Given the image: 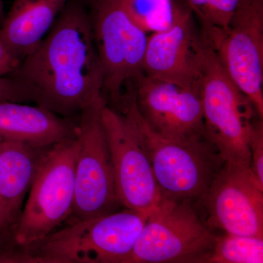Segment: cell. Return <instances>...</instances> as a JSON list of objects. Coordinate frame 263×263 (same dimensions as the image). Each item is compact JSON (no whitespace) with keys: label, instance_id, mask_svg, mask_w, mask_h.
I'll use <instances>...</instances> for the list:
<instances>
[{"label":"cell","instance_id":"obj_7","mask_svg":"<svg viewBox=\"0 0 263 263\" xmlns=\"http://www.w3.org/2000/svg\"><path fill=\"white\" fill-rule=\"evenodd\" d=\"M216 237L194 204L162 199L142 230L129 263H205Z\"/></svg>","mask_w":263,"mask_h":263},{"label":"cell","instance_id":"obj_17","mask_svg":"<svg viewBox=\"0 0 263 263\" xmlns=\"http://www.w3.org/2000/svg\"><path fill=\"white\" fill-rule=\"evenodd\" d=\"M263 238L228 234L216 237L205 263H262Z\"/></svg>","mask_w":263,"mask_h":263},{"label":"cell","instance_id":"obj_18","mask_svg":"<svg viewBox=\"0 0 263 263\" xmlns=\"http://www.w3.org/2000/svg\"><path fill=\"white\" fill-rule=\"evenodd\" d=\"M182 0H124L135 23L147 34L162 32L174 23Z\"/></svg>","mask_w":263,"mask_h":263},{"label":"cell","instance_id":"obj_1","mask_svg":"<svg viewBox=\"0 0 263 263\" xmlns=\"http://www.w3.org/2000/svg\"><path fill=\"white\" fill-rule=\"evenodd\" d=\"M10 76L31 88L37 105L65 119L105 100L87 12L79 5L63 9L47 36Z\"/></svg>","mask_w":263,"mask_h":263},{"label":"cell","instance_id":"obj_20","mask_svg":"<svg viewBox=\"0 0 263 263\" xmlns=\"http://www.w3.org/2000/svg\"><path fill=\"white\" fill-rule=\"evenodd\" d=\"M249 145L251 171L259 186L263 187V118L258 117L254 121Z\"/></svg>","mask_w":263,"mask_h":263},{"label":"cell","instance_id":"obj_3","mask_svg":"<svg viewBox=\"0 0 263 263\" xmlns=\"http://www.w3.org/2000/svg\"><path fill=\"white\" fill-rule=\"evenodd\" d=\"M124 98L119 111L136 124L162 199L195 205L226 162L220 154L206 136L176 139L152 129L137 108L133 86Z\"/></svg>","mask_w":263,"mask_h":263},{"label":"cell","instance_id":"obj_24","mask_svg":"<svg viewBox=\"0 0 263 263\" xmlns=\"http://www.w3.org/2000/svg\"><path fill=\"white\" fill-rule=\"evenodd\" d=\"M4 14H3V0H0V26L4 20Z\"/></svg>","mask_w":263,"mask_h":263},{"label":"cell","instance_id":"obj_8","mask_svg":"<svg viewBox=\"0 0 263 263\" xmlns=\"http://www.w3.org/2000/svg\"><path fill=\"white\" fill-rule=\"evenodd\" d=\"M105 99L76 117L74 131L79 151L75 171V197L69 221L99 217L122 206L116 192L113 164L102 122Z\"/></svg>","mask_w":263,"mask_h":263},{"label":"cell","instance_id":"obj_2","mask_svg":"<svg viewBox=\"0 0 263 263\" xmlns=\"http://www.w3.org/2000/svg\"><path fill=\"white\" fill-rule=\"evenodd\" d=\"M152 212L124 209L107 215L66 221L47 237L22 249V262L129 263Z\"/></svg>","mask_w":263,"mask_h":263},{"label":"cell","instance_id":"obj_6","mask_svg":"<svg viewBox=\"0 0 263 263\" xmlns=\"http://www.w3.org/2000/svg\"><path fill=\"white\" fill-rule=\"evenodd\" d=\"M87 13L103 73V96L120 105L126 86L143 73L148 34L128 13L124 0H89Z\"/></svg>","mask_w":263,"mask_h":263},{"label":"cell","instance_id":"obj_23","mask_svg":"<svg viewBox=\"0 0 263 263\" xmlns=\"http://www.w3.org/2000/svg\"><path fill=\"white\" fill-rule=\"evenodd\" d=\"M8 255H9V252L0 238V262H6L9 257Z\"/></svg>","mask_w":263,"mask_h":263},{"label":"cell","instance_id":"obj_12","mask_svg":"<svg viewBox=\"0 0 263 263\" xmlns=\"http://www.w3.org/2000/svg\"><path fill=\"white\" fill-rule=\"evenodd\" d=\"M205 45L200 24L182 0L172 25L148 35L143 73L200 91Z\"/></svg>","mask_w":263,"mask_h":263},{"label":"cell","instance_id":"obj_15","mask_svg":"<svg viewBox=\"0 0 263 263\" xmlns=\"http://www.w3.org/2000/svg\"><path fill=\"white\" fill-rule=\"evenodd\" d=\"M75 120L39 105L0 102V139L48 148L75 136Z\"/></svg>","mask_w":263,"mask_h":263},{"label":"cell","instance_id":"obj_9","mask_svg":"<svg viewBox=\"0 0 263 263\" xmlns=\"http://www.w3.org/2000/svg\"><path fill=\"white\" fill-rule=\"evenodd\" d=\"M102 122L113 164L118 200L125 209L153 212L162 201L149 157L133 118L104 105Z\"/></svg>","mask_w":263,"mask_h":263},{"label":"cell","instance_id":"obj_11","mask_svg":"<svg viewBox=\"0 0 263 263\" xmlns=\"http://www.w3.org/2000/svg\"><path fill=\"white\" fill-rule=\"evenodd\" d=\"M195 205L213 230L263 238V187L249 167L224 162Z\"/></svg>","mask_w":263,"mask_h":263},{"label":"cell","instance_id":"obj_13","mask_svg":"<svg viewBox=\"0 0 263 263\" xmlns=\"http://www.w3.org/2000/svg\"><path fill=\"white\" fill-rule=\"evenodd\" d=\"M132 84L137 108L154 130L176 139L206 136L200 90L143 73Z\"/></svg>","mask_w":263,"mask_h":263},{"label":"cell","instance_id":"obj_19","mask_svg":"<svg viewBox=\"0 0 263 263\" xmlns=\"http://www.w3.org/2000/svg\"><path fill=\"white\" fill-rule=\"evenodd\" d=\"M205 34H212L228 28L240 0H183Z\"/></svg>","mask_w":263,"mask_h":263},{"label":"cell","instance_id":"obj_5","mask_svg":"<svg viewBox=\"0 0 263 263\" xmlns=\"http://www.w3.org/2000/svg\"><path fill=\"white\" fill-rule=\"evenodd\" d=\"M205 38L200 86L205 134L224 162L250 168L249 136L259 115L250 99L231 80Z\"/></svg>","mask_w":263,"mask_h":263},{"label":"cell","instance_id":"obj_21","mask_svg":"<svg viewBox=\"0 0 263 263\" xmlns=\"http://www.w3.org/2000/svg\"><path fill=\"white\" fill-rule=\"evenodd\" d=\"M35 102L34 92L23 81L13 76L0 77V102Z\"/></svg>","mask_w":263,"mask_h":263},{"label":"cell","instance_id":"obj_14","mask_svg":"<svg viewBox=\"0 0 263 263\" xmlns=\"http://www.w3.org/2000/svg\"><path fill=\"white\" fill-rule=\"evenodd\" d=\"M48 148L0 139V238L8 249L15 247L22 204Z\"/></svg>","mask_w":263,"mask_h":263},{"label":"cell","instance_id":"obj_4","mask_svg":"<svg viewBox=\"0 0 263 263\" xmlns=\"http://www.w3.org/2000/svg\"><path fill=\"white\" fill-rule=\"evenodd\" d=\"M78 151L75 135L45 152L15 230L14 243L18 249L44 239L70 219Z\"/></svg>","mask_w":263,"mask_h":263},{"label":"cell","instance_id":"obj_10","mask_svg":"<svg viewBox=\"0 0 263 263\" xmlns=\"http://www.w3.org/2000/svg\"><path fill=\"white\" fill-rule=\"evenodd\" d=\"M205 35L231 80L263 118V0H240L228 28Z\"/></svg>","mask_w":263,"mask_h":263},{"label":"cell","instance_id":"obj_22","mask_svg":"<svg viewBox=\"0 0 263 263\" xmlns=\"http://www.w3.org/2000/svg\"><path fill=\"white\" fill-rule=\"evenodd\" d=\"M21 61L13 57L0 42V77L10 76L20 65Z\"/></svg>","mask_w":263,"mask_h":263},{"label":"cell","instance_id":"obj_16","mask_svg":"<svg viewBox=\"0 0 263 263\" xmlns=\"http://www.w3.org/2000/svg\"><path fill=\"white\" fill-rule=\"evenodd\" d=\"M67 0H15L0 26V42L21 62L42 42Z\"/></svg>","mask_w":263,"mask_h":263}]
</instances>
